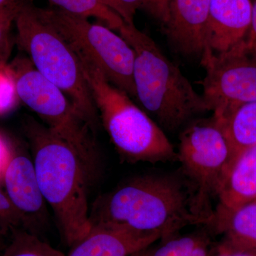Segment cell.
<instances>
[{"label":"cell","mask_w":256,"mask_h":256,"mask_svg":"<svg viewBox=\"0 0 256 256\" xmlns=\"http://www.w3.org/2000/svg\"><path fill=\"white\" fill-rule=\"evenodd\" d=\"M92 224L108 222L170 238L186 226L207 224L195 206L190 182L169 175L133 178L97 200L90 212Z\"/></svg>","instance_id":"obj_1"},{"label":"cell","mask_w":256,"mask_h":256,"mask_svg":"<svg viewBox=\"0 0 256 256\" xmlns=\"http://www.w3.org/2000/svg\"><path fill=\"white\" fill-rule=\"evenodd\" d=\"M26 130L42 195L72 247L92 228L87 193L92 173L78 152L46 126L32 120Z\"/></svg>","instance_id":"obj_2"},{"label":"cell","mask_w":256,"mask_h":256,"mask_svg":"<svg viewBox=\"0 0 256 256\" xmlns=\"http://www.w3.org/2000/svg\"><path fill=\"white\" fill-rule=\"evenodd\" d=\"M118 32L134 50L136 99L163 130L174 132L208 112L202 96L150 36L134 24L124 22Z\"/></svg>","instance_id":"obj_3"},{"label":"cell","mask_w":256,"mask_h":256,"mask_svg":"<svg viewBox=\"0 0 256 256\" xmlns=\"http://www.w3.org/2000/svg\"><path fill=\"white\" fill-rule=\"evenodd\" d=\"M76 54L99 118L119 152L133 162L178 160L174 146L156 121L92 62Z\"/></svg>","instance_id":"obj_4"},{"label":"cell","mask_w":256,"mask_h":256,"mask_svg":"<svg viewBox=\"0 0 256 256\" xmlns=\"http://www.w3.org/2000/svg\"><path fill=\"white\" fill-rule=\"evenodd\" d=\"M14 23L16 44L28 54L33 66L68 98L96 131L100 118L72 45L33 2L24 5Z\"/></svg>","instance_id":"obj_5"},{"label":"cell","mask_w":256,"mask_h":256,"mask_svg":"<svg viewBox=\"0 0 256 256\" xmlns=\"http://www.w3.org/2000/svg\"><path fill=\"white\" fill-rule=\"evenodd\" d=\"M18 98L44 122L50 132L78 152L89 171L96 165L95 131L68 97L37 72L30 60H20L9 69Z\"/></svg>","instance_id":"obj_6"},{"label":"cell","mask_w":256,"mask_h":256,"mask_svg":"<svg viewBox=\"0 0 256 256\" xmlns=\"http://www.w3.org/2000/svg\"><path fill=\"white\" fill-rule=\"evenodd\" d=\"M40 10L76 52L92 62L112 85L136 98L134 50L120 35L58 8Z\"/></svg>","instance_id":"obj_7"},{"label":"cell","mask_w":256,"mask_h":256,"mask_svg":"<svg viewBox=\"0 0 256 256\" xmlns=\"http://www.w3.org/2000/svg\"><path fill=\"white\" fill-rule=\"evenodd\" d=\"M178 160L194 190L198 214L210 224V200L217 196L230 162V148L213 118L192 122L180 136Z\"/></svg>","instance_id":"obj_8"},{"label":"cell","mask_w":256,"mask_h":256,"mask_svg":"<svg viewBox=\"0 0 256 256\" xmlns=\"http://www.w3.org/2000/svg\"><path fill=\"white\" fill-rule=\"evenodd\" d=\"M201 64L206 72L202 96L217 122L256 100V46L247 38L220 53L206 47Z\"/></svg>","instance_id":"obj_9"},{"label":"cell","mask_w":256,"mask_h":256,"mask_svg":"<svg viewBox=\"0 0 256 256\" xmlns=\"http://www.w3.org/2000/svg\"><path fill=\"white\" fill-rule=\"evenodd\" d=\"M4 192L22 222V228L36 234L37 226L45 220L46 204L37 180L33 161L15 154L5 170Z\"/></svg>","instance_id":"obj_10"},{"label":"cell","mask_w":256,"mask_h":256,"mask_svg":"<svg viewBox=\"0 0 256 256\" xmlns=\"http://www.w3.org/2000/svg\"><path fill=\"white\" fill-rule=\"evenodd\" d=\"M162 238L156 232H144L121 224L98 222L72 246L68 256H130Z\"/></svg>","instance_id":"obj_11"},{"label":"cell","mask_w":256,"mask_h":256,"mask_svg":"<svg viewBox=\"0 0 256 256\" xmlns=\"http://www.w3.org/2000/svg\"><path fill=\"white\" fill-rule=\"evenodd\" d=\"M210 0H172L162 24L168 41L176 52L202 56L206 46Z\"/></svg>","instance_id":"obj_12"},{"label":"cell","mask_w":256,"mask_h":256,"mask_svg":"<svg viewBox=\"0 0 256 256\" xmlns=\"http://www.w3.org/2000/svg\"><path fill=\"white\" fill-rule=\"evenodd\" d=\"M252 5V0H210L206 48L220 53L246 40Z\"/></svg>","instance_id":"obj_13"},{"label":"cell","mask_w":256,"mask_h":256,"mask_svg":"<svg viewBox=\"0 0 256 256\" xmlns=\"http://www.w3.org/2000/svg\"><path fill=\"white\" fill-rule=\"evenodd\" d=\"M217 197L218 204L214 210V218L256 200V143L244 151L229 168Z\"/></svg>","instance_id":"obj_14"},{"label":"cell","mask_w":256,"mask_h":256,"mask_svg":"<svg viewBox=\"0 0 256 256\" xmlns=\"http://www.w3.org/2000/svg\"><path fill=\"white\" fill-rule=\"evenodd\" d=\"M208 225L224 236L222 246L256 255V200L214 218Z\"/></svg>","instance_id":"obj_15"},{"label":"cell","mask_w":256,"mask_h":256,"mask_svg":"<svg viewBox=\"0 0 256 256\" xmlns=\"http://www.w3.org/2000/svg\"><path fill=\"white\" fill-rule=\"evenodd\" d=\"M216 122L222 128L230 148V168L244 151L256 143V100L240 106L226 118Z\"/></svg>","instance_id":"obj_16"},{"label":"cell","mask_w":256,"mask_h":256,"mask_svg":"<svg viewBox=\"0 0 256 256\" xmlns=\"http://www.w3.org/2000/svg\"><path fill=\"white\" fill-rule=\"evenodd\" d=\"M58 9L69 14L104 22L111 30H118L124 24L122 18L109 9L100 0H48Z\"/></svg>","instance_id":"obj_17"},{"label":"cell","mask_w":256,"mask_h":256,"mask_svg":"<svg viewBox=\"0 0 256 256\" xmlns=\"http://www.w3.org/2000/svg\"><path fill=\"white\" fill-rule=\"evenodd\" d=\"M12 237L2 256H66L40 238L36 234L23 228L12 230Z\"/></svg>","instance_id":"obj_18"},{"label":"cell","mask_w":256,"mask_h":256,"mask_svg":"<svg viewBox=\"0 0 256 256\" xmlns=\"http://www.w3.org/2000/svg\"><path fill=\"white\" fill-rule=\"evenodd\" d=\"M204 238L202 236L192 234L170 238L152 252L146 249V256H192L195 248Z\"/></svg>","instance_id":"obj_19"},{"label":"cell","mask_w":256,"mask_h":256,"mask_svg":"<svg viewBox=\"0 0 256 256\" xmlns=\"http://www.w3.org/2000/svg\"><path fill=\"white\" fill-rule=\"evenodd\" d=\"M26 4L0 8V63L3 65L6 66L11 54L12 44L10 31L12 25L14 22L20 10Z\"/></svg>","instance_id":"obj_20"},{"label":"cell","mask_w":256,"mask_h":256,"mask_svg":"<svg viewBox=\"0 0 256 256\" xmlns=\"http://www.w3.org/2000/svg\"><path fill=\"white\" fill-rule=\"evenodd\" d=\"M20 228H22L21 217L12 204L0 183V234Z\"/></svg>","instance_id":"obj_21"},{"label":"cell","mask_w":256,"mask_h":256,"mask_svg":"<svg viewBox=\"0 0 256 256\" xmlns=\"http://www.w3.org/2000/svg\"><path fill=\"white\" fill-rule=\"evenodd\" d=\"M18 99L14 78L8 69L0 70V114L14 108Z\"/></svg>","instance_id":"obj_22"},{"label":"cell","mask_w":256,"mask_h":256,"mask_svg":"<svg viewBox=\"0 0 256 256\" xmlns=\"http://www.w3.org/2000/svg\"><path fill=\"white\" fill-rule=\"evenodd\" d=\"M102 4L119 15L128 24H134L138 10L146 9L148 0H100Z\"/></svg>","instance_id":"obj_23"},{"label":"cell","mask_w":256,"mask_h":256,"mask_svg":"<svg viewBox=\"0 0 256 256\" xmlns=\"http://www.w3.org/2000/svg\"><path fill=\"white\" fill-rule=\"evenodd\" d=\"M172 0H148L146 9L162 24L168 16V10Z\"/></svg>","instance_id":"obj_24"},{"label":"cell","mask_w":256,"mask_h":256,"mask_svg":"<svg viewBox=\"0 0 256 256\" xmlns=\"http://www.w3.org/2000/svg\"><path fill=\"white\" fill-rule=\"evenodd\" d=\"M13 156L14 153L10 143L0 134V183L2 182L5 170Z\"/></svg>","instance_id":"obj_25"},{"label":"cell","mask_w":256,"mask_h":256,"mask_svg":"<svg viewBox=\"0 0 256 256\" xmlns=\"http://www.w3.org/2000/svg\"><path fill=\"white\" fill-rule=\"evenodd\" d=\"M247 40L256 46V0H252V25Z\"/></svg>","instance_id":"obj_26"},{"label":"cell","mask_w":256,"mask_h":256,"mask_svg":"<svg viewBox=\"0 0 256 256\" xmlns=\"http://www.w3.org/2000/svg\"><path fill=\"white\" fill-rule=\"evenodd\" d=\"M216 256H256V254H249L246 252H237V250H230L220 246L218 248Z\"/></svg>","instance_id":"obj_27"},{"label":"cell","mask_w":256,"mask_h":256,"mask_svg":"<svg viewBox=\"0 0 256 256\" xmlns=\"http://www.w3.org/2000/svg\"><path fill=\"white\" fill-rule=\"evenodd\" d=\"M33 1L34 0H0V8H4V6H11V5L33 2Z\"/></svg>","instance_id":"obj_28"},{"label":"cell","mask_w":256,"mask_h":256,"mask_svg":"<svg viewBox=\"0 0 256 256\" xmlns=\"http://www.w3.org/2000/svg\"><path fill=\"white\" fill-rule=\"evenodd\" d=\"M146 249H148V248H146ZM146 250H142V252H136V254H133V255L130 256H146Z\"/></svg>","instance_id":"obj_29"},{"label":"cell","mask_w":256,"mask_h":256,"mask_svg":"<svg viewBox=\"0 0 256 256\" xmlns=\"http://www.w3.org/2000/svg\"><path fill=\"white\" fill-rule=\"evenodd\" d=\"M6 68V66L3 65V64H2L0 63V68Z\"/></svg>","instance_id":"obj_30"},{"label":"cell","mask_w":256,"mask_h":256,"mask_svg":"<svg viewBox=\"0 0 256 256\" xmlns=\"http://www.w3.org/2000/svg\"><path fill=\"white\" fill-rule=\"evenodd\" d=\"M2 69H4V68H0V70H2Z\"/></svg>","instance_id":"obj_31"}]
</instances>
